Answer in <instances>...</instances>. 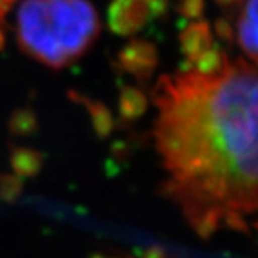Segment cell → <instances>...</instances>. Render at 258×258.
<instances>
[{"label":"cell","instance_id":"cell-1","mask_svg":"<svg viewBox=\"0 0 258 258\" xmlns=\"http://www.w3.org/2000/svg\"><path fill=\"white\" fill-rule=\"evenodd\" d=\"M162 193L193 232H249L258 213V64L224 54L216 69L163 75L154 89Z\"/></svg>","mask_w":258,"mask_h":258},{"label":"cell","instance_id":"cell-2","mask_svg":"<svg viewBox=\"0 0 258 258\" xmlns=\"http://www.w3.org/2000/svg\"><path fill=\"white\" fill-rule=\"evenodd\" d=\"M16 33L28 56L50 69H62L92 47L100 21L87 0H24Z\"/></svg>","mask_w":258,"mask_h":258},{"label":"cell","instance_id":"cell-3","mask_svg":"<svg viewBox=\"0 0 258 258\" xmlns=\"http://www.w3.org/2000/svg\"><path fill=\"white\" fill-rule=\"evenodd\" d=\"M236 39L250 61L258 64V0H246L239 10Z\"/></svg>","mask_w":258,"mask_h":258},{"label":"cell","instance_id":"cell-4","mask_svg":"<svg viewBox=\"0 0 258 258\" xmlns=\"http://www.w3.org/2000/svg\"><path fill=\"white\" fill-rule=\"evenodd\" d=\"M167 0H118L114 11V24L117 28H137L148 14H156L163 8Z\"/></svg>","mask_w":258,"mask_h":258},{"label":"cell","instance_id":"cell-5","mask_svg":"<svg viewBox=\"0 0 258 258\" xmlns=\"http://www.w3.org/2000/svg\"><path fill=\"white\" fill-rule=\"evenodd\" d=\"M256 227H258V224H256Z\"/></svg>","mask_w":258,"mask_h":258}]
</instances>
